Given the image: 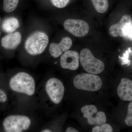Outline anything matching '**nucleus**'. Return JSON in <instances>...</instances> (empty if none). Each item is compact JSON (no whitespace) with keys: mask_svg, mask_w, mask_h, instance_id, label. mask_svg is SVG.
<instances>
[{"mask_svg":"<svg viewBox=\"0 0 132 132\" xmlns=\"http://www.w3.org/2000/svg\"><path fill=\"white\" fill-rule=\"evenodd\" d=\"M79 55L78 52L68 50L65 52L61 57V66L65 69L74 71L79 68Z\"/></svg>","mask_w":132,"mask_h":132,"instance_id":"10","label":"nucleus"},{"mask_svg":"<svg viewBox=\"0 0 132 132\" xmlns=\"http://www.w3.org/2000/svg\"><path fill=\"white\" fill-rule=\"evenodd\" d=\"M66 132H78L79 131L74 128L69 127L66 130Z\"/></svg>","mask_w":132,"mask_h":132,"instance_id":"23","label":"nucleus"},{"mask_svg":"<svg viewBox=\"0 0 132 132\" xmlns=\"http://www.w3.org/2000/svg\"><path fill=\"white\" fill-rule=\"evenodd\" d=\"M126 36L128 37V38L132 39V23H131L130 28L128 29V32L127 35Z\"/></svg>","mask_w":132,"mask_h":132,"instance_id":"22","label":"nucleus"},{"mask_svg":"<svg viewBox=\"0 0 132 132\" xmlns=\"http://www.w3.org/2000/svg\"><path fill=\"white\" fill-rule=\"evenodd\" d=\"M20 24L19 21L15 17L7 18L3 22L2 28L3 31L8 33L14 32L19 28Z\"/></svg>","mask_w":132,"mask_h":132,"instance_id":"14","label":"nucleus"},{"mask_svg":"<svg viewBox=\"0 0 132 132\" xmlns=\"http://www.w3.org/2000/svg\"><path fill=\"white\" fill-rule=\"evenodd\" d=\"M73 85L79 90L95 92L101 88L102 82L98 76L91 73H82L74 79Z\"/></svg>","mask_w":132,"mask_h":132,"instance_id":"4","label":"nucleus"},{"mask_svg":"<svg viewBox=\"0 0 132 132\" xmlns=\"http://www.w3.org/2000/svg\"><path fill=\"white\" fill-rule=\"evenodd\" d=\"M84 118H86L88 123L92 126H101L106 121L105 114L102 111L98 112L96 107L89 105L82 107L81 109Z\"/></svg>","mask_w":132,"mask_h":132,"instance_id":"7","label":"nucleus"},{"mask_svg":"<svg viewBox=\"0 0 132 132\" xmlns=\"http://www.w3.org/2000/svg\"><path fill=\"white\" fill-rule=\"evenodd\" d=\"M131 48H129L126 51V53L123 54V57H120V59H121L122 61V63L121 64L122 65H125V64H128V65H129V63L130 62V61L128 60V57H129V53L131 52Z\"/></svg>","mask_w":132,"mask_h":132,"instance_id":"20","label":"nucleus"},{"mask_svg":"<svg viewBox=\"0 0 132 132\" xmlns=\"http://www.w3.org/2000/svg\"><path fill=\"white\" fill-rule=\"evenodd\" d=\"M125 123L128 126L132 127V101L129 103L128 107L127 115Z\"/></svg>","mask_w":132,"mask_h":132,"instance_id":"18","label":"nucleus"},{"mask_svg":"<svg viewBox=\"0 0 132 132\" xmlns=\"http://www.w3.org/2000/svg\"><path fill=\"white\" fill-rule=\"evenodd\" d=\"M48 36L42 32H36L29 36L26 41L25 48L27 52L32 55H38L45 51L48 44Z\"/></svg>","mask_w":132,"mask_h":132,"instance_id":"2","label":"nucleus"},{"mask_svg":"<svg viewBox=\"0 0 132 132\" xmlns=\"http://www.w3.org/2000/svg\"><path fill=\"white\" fill-rule=\"evenodd\" d=\"M131 23V18L130 15H123L119 22L111 26L109 30V34L113 37H126Z\"/></svg>","mask_w":132,"mask_h":132,"instance_id":"9","label":"nucleus"},{"mask_svg":"<svg viewBox=\"0 0 132 132\" xmlns=\"http://www.w3.org/2000/svg\"><path fill=\"white\" fill-rule=\"evenodd\" d=\"M81 64L85 71L88 73L97 75L104 71L105 66L104 62L96 59L90 50L82 49L80 54Z\"/></svg>","mask_w":132,"mask_h":132,"instance_id":"3","label":"nucleus"},{"mask_svg":"<svg viewBox=\"0 0 132 132\" xmlns=\"http://www.w3.org/2000/svg\"><path fill=\"white\" fill-rule=\"evenodd\" d=\"M10 86L13 91L32 96L35 90V84L33 77L27 73L19 72L12 77Z\"/></svg>","mask_w":132,"mask_h":132,"instance_id":"1","label":"nucleus"},{"mask_svg":"<svg viewBox=\"0 0 132 132\" xmlns=\"http://www.w3.org/2000/svg\"><path fill=\"white\" fill-rule=\"evenodd\" d=\"M7 99L6 94L5 92L0 89V102H4L6 101Z\"/></svg>","mask_w":132,"mask_h":132,"instance_id":"21","label":"nucleus"},{"mask_svg":"<svg viewBox=\"0 0 132 132\" xmlns=\"http://www.w3.org/2000/svg\"><path fill=\"white\" fill-rule=\"evenodd\" d=\"M64 26L67 31L76 37H83L89 32L88 24L81 20L68 19L64 22Z\"/></svg>","mask_w":132,"mask_h":132,"instance_id":"8","label":"nucleus"},{"mask_svg":"<svg viewBox=\"0 0 132 132\" xmlns=\"http://www.w3.org/2000/svg\"><path fill=\"white\" fill-rule=\"evenodd\" d=\"M21 40V36L19 32L11 33L2 38V46L5 49H14L20 45Z\"/></svg>","mask_w":132,"mask_h":132,"instance_id":"13","label":"nucleus"},{"mask_svg":"<svg viewBox=\"0 0 132 132\" xmlns=\"http://www.w3.org/2000/svg\"><path fill=\"white\" fill-rule=\"evenodd\" d=\"M72 42L71 38L66 37L62 38L59 43H51L50 46V53L52 57L57 58L61 55L62 53L68 51L72 46Z\"/></svg>","mask_w":132,"mask_h":132,"instance_id":"11","label":"nucleus"},{"mask_svg":"<svg viewBox=\"0 0 132 132\" xmlns=\"http://www.w3.org/2000/svg\"><path fill=\"white\" fill-rule=\"evenodd\" d=\"M118 96L125 101H132V81L123 78L117 88Z\"/></svg>","mask_w":132,"mask_h":132,"instance_id":"12","label":"nucleus"},{"mask_svg":"<svg viewBox=\"0 0 132 132\" xmlns=\"http://www.w3.org/2000/svg\"><path fill=\"white\" fill-rule=\"evenodd\" d=\"M96 11L100 13L106 12L109 7L108 0H91Z\"/></svg>","mask_w":132,"mask_h":132,"instance_id":"15","label":"nucleus"},{"mask_svg":"<svg viewBox=\"0 0 132 132\" xmlns=\"http://www.w3.org/2000/svg\"><path fill=\"white\" fill-rule=\"evenodd\" d=\"M70 0H51L52 4L58 8H63L66 7Z\"/></svg>","mask_w":132,"mask_h":132,"instance_id":"19","label":"nucleus"},{"mask_svg":"<svg viewBox=\"0 0 132 132\" xmlns=\"http://www.w3.org/2000/svg\"><path fill=\"white\" fill-rule=\"evenodd\" d=\"M31 124L30 119L25 116L11 115L6 117L3 122L6 132H21L28 130Z\"/></svg>","mask_w":132,"mask_h":132,"instance_id":"5","label":"nucleus"},{"mask_svg":"<svg viewBox=\"0 0 132 132\" xmlns=\"http://www.w3.org/2000/svg\"><path fill=\"white\" fill-rule=\"evenodd\" d=\"M19 0H4L3 9L7 13H11L14 11L19 4Z\"/></svg>","mask_w":132,"mask_h":132,"instance_id":"16","label":"nucleus"},{"mask_svg":"<svg viewBox=\"0 0 132 132\" xmlns=\"http://www.w3.org/2000/svg\"><path fill=\"white\" fill-rule=\"evenodd\" d=\"M0 21H1V18H0ZM0 35H1V34H0Z\"/></svg>","mask_w":132,"mask_h":132,"instance_id":"25","label":"nucleus"},{"mask_svg":"<svg viewBox=\"0 0 132 132\" xmlns=\"http://www.w3.org/2000/svg\"><path fill=\"white\" fill-rule=\"evenodd\" d=\"M42 132H52V131L51 130H48V129H45V130H43L42 131Z\"/></svg>","mask_w":132,"mask_h":132,"instance_id":"24","label":"nucleus"},{"mask_svg":"<svg viewBox=\"0 0 132 132\" xmlns=\"http://www.w3.org/2000/svg\"><path fill=\"white\" fill-rule=\"evenodd\" d=\"M46 92L54 104H60L64 97L65 88L62 82L57 78L49 79L45 86Z\"/></svg>","mask_w":132,"mask_h":132,"instance_id":"6","label":"nucleus"},{"mask_svg":"<svg viewBox=\"0 0 132 132\" xmlns=\"http://www.w3.org/2000/svg\"><path fill=\"white\" fill-rule=\"evenodd\" d=\"M113 131V128L109 124H105L97 126L93 128L92 132H112Z\"/></svg>","mask_w":132,"mask_h":132,"instance_id":"17","label":"nucleus"}]
</instances>
